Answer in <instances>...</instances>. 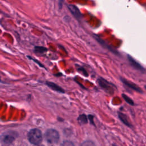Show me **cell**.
Segmentation results:
<instances>
[{
    "instance_id": "6da1fadb",
    "label": "cell",
    "mask_w": 146,
    "mask_h": 146,
    "mask_svg": "<svg viewBox=\"0 0 146 146\" xmlns=\"http://www.w3.org/2000/svg\"><path fill=\"white\" fill-rule=\"evenodd\" d=\"M27 136L29 141L34 145L39 144L42 140L41 132L36 128L31 129L29 131Z\"/></svg>"
},
{
    "instance_id": "7a4b0ae2",
    "label": "cell",
    "mask_w": 146,
    "mask_h": 146,
    "mask_svg": "<svg viewBox=\"0 0 146 146\" xmlns=\"http://www.w3.org/2000/svg\"><path fill=\"white\" fill-rule=\"evenodd\" d=\"M45 137L46 140L50 143H56L58 141L59 139V135L58 132L53 129H48L46 133Z\"/></svg>"
},
{
    "instance_id": "3957f363",
    "label": "cell",
    "mask_w": 146,
    "mask_h": 146,
    "mask_svg": "<svg viewBox=\"0 0 146 146\" xmlns=\"http://www.w3.org/2000/svg\"><path fill=\"white\" fill-rule=\"evenodd\" d=\"M98 82L99 86L103 88L106 92L110 93H113V88L112 87V84L109 83L108 81L102 78H99L98 79Z\"/></svg>"
},
{
    "instance_id": "277c9868",
    "label": "cell",
    "mask_w": 146,
    "mask_h": 146,
    "mask_svg": "<svg viewBox=\"0 0 146 146\" xmlns=\"http://www.w3.org/2000/svg\"><path fill=\"white\" fill-rule=\"evenodd\" d=\"M68 9H69L71 13V14L78 19H80L82 17V14L79 10V9L74 5L69 4L67 5Z\"/></svg>"
},
{
    "instance_id": "5b68a950",
    "label": "cell",
    "mask_w": 146,
    "mask_h": 146,
    "mask_svg": "<svg viewBox=\"0 0 146 146\" xmlns=\"http://www.w3.org/2000/svg\"><path fill=\"white\" fill-rule=\"evenodd\" d=\"M128 62L129 63V64H131V66L133 67L135 69L137 70H143V68L142 67V66L140 65V64H139L136 60H135L131 56L128 55Z\"/></svg>"
},
{
    "instance_id": "8992f818",
    "label": "cell",
    "mask_w": 146,
    "mask_h": 146,
    "mask_svg": "<svg viewBox=\"0 0 146 146\" xmlns=\"http://www.w3.org/2000/svg\"><path fill=\"white\" fill-rule=\"evenodd\" d=\"M120 79L121 80V82L125 84L127 86H128V87L132 88V90H135L137 92H142V91L137 86H136L135 84L132 83V82H130L129 81H128L127 79H124V78H120Z\"/></svg>"
},
{
    "instance_id": "52a82bcc",
    "label": "cell",
    "mask_w": 146,
    "mask_h": 146,
    "mask_svg": "<svg viewBox=\"0 0 146 146\" xmlns=\"http://www.w3.org/2000/svg\"><path fill=\"white\" fill-rule=\"evenodd\" d=\"M46 84L48 87H49L50 88H51L52 90H53L55 91L61 92V93H64V90L62 87H60V86H59L58 85H57L56 84H55L53 82L47 81L46 82Z\"/></svg>"
},
{
    "instance_id": "ba28073f",
    "label": "cell",
    "mask_w": 146,
    "mask_h": 146,
    "mask_svg": "<svg viewBox=\"0 0 146 146\" xmlns=\"http://www.w3.org/2000/svg\"><path fill=\"white\" fill-rule=\"evenodd\" d=\"M47 51V48L43 46H35L34 51L38 54H43Z\"/></svg>"
},
{
    "instance_id": "9c48e42d",
    "label": "cell",
    "mask_w": 146,
    "mask_h": 146,
    "mask_svg": "<svg viewBox=\"0 0 146 146\" xmlns=\"http://www.w3.org/2000/svg\"><path fill=\"white\" fill-rule=\"evenodd\" d=\"M14 138L13 136H10V135H7L3 137V141L5 143H7V144H10L11 142H12V141L13 140Z\"/></svg>"
},
{
    "instance_id": "30bf717a",
    "label": "cell",
    "mask_w": 146,
    "mask_h": 146,
    "mask_svg": "<svg viewBox=\"0 0 146 146\" xmlns=\"http://www.w3.org/2000/svg\"><path fill=\"white\" fill-rule=\"evenodd\" d=\"M27 57L29 59H30V60H33V61H34L35 63H36L38 65H39L40 67H42V68H45L46 69V67H44V65L43 64H42L38 60H37V59H34V58H32L31 56H29V55H27Z\"/></svg>"
},
{
    "instance_id": "8fae6325",
    "label": "cell",
    "mask_w": 146,
    "mask_h": 146,
    "mask_svg": "<svg viewBox=\"0 0 146 146\" xmlns=\"http://www.w3.org/2000/svg\"><path fill=\"white\" fill-rule=\"evenodd\" d=\"M122 96H123V98H124V99L128 104H131V105H133V104H134V103H133V102L132 101V100L130 98H129L128 96H127V95H125V94H123V95H122Z\"/></svg>"
},
{
    "instance_id": "7c38bea8",
    "label": "cell",
    "mask_w": 146,
    "mask_h": 146,
    "mask_svg": "<svg viewBox=\"0 0 146 146\" xmlns=\"http://www.w3.org/2000/svg\"><path fill=\"white\" fill-rule=\"evenodd\" d=\"M78 121L80 123H87V120L84 115H82L79 117Z\"/></svg>"
},
{
    "instance_id": "4fadbf2b",
    "label": "cell",
    "mask_w": 146,
    "mask_h": 146,
    "mask_svg": "<svg viewBox=\"0 0 146 146\" xmlns=\"http://www.w3.org/2000/svg\"><path fill=\"white\" fill-rule=\"evenodd\" d=\"M119 116H120V119H121L125 124H126L128 125H129V123H128V121H127V119H126V116H125V115H123V113H119Z\"/></svg>"
},
{
    "instance_id": "5bb4252c",
    "label": "cell",
    "mask_w": 146,
    "mask_h": 146,
    "mask_svg": "<svg viewBox=\"0 0 146 146\" xmlns=\"http://www.w3.org/2000/svg\"><path fill=\"white\" fill-rule=\"evenodd\" d=\"M78 70L80 71V72H81L84 75H85V76H88V73L87 72V71L83 68H82V67H80L79 68H78Z\"/></svg>"
},
{
    "instance_id": "9a60e30c",
    "label": "cell",
    "mask_w": 146,
    "mask_h": 146,
    "mask_svg": "<svg viewBox=\"0 0 146 146\" xmlns=\"http://www.w3.org/2000/svg\"><path fill=\"white\" fill-rule=\"evenodd\" d=\"M64 0H59V8L60 9L62 7V5Z\"/></svg>"
},
{
    "instance_id": "2e32d148",
    "label": "cell",
    "mask_w": 146,
    "mask_h": 146,
    "mask_svg": "<svg viewBox=\"0 0 146 146\" xmlns=\"http://www.w3.org/2000/svg\"><path fill=\"white\" fill-rule=\"evenodd\" d=\"M35 146H43V145H39V144H38V145H35Z\"/></svg>"
},
{
    "instance_id": "e0dca14e",
    "label": "cell",
    "mask_w": 146,
    "mask_h": 146,
    "mask_svg": "<svg viewBox=\"0 0 146 146\" xmlns=\"http://www.w3.org/2000/svg\"><path fill=\"white\" fill-rule=\"evenodd\" d=\"M145 89H146V86H145Z\"/></svg>"
},
{
    "instance_id": "ac0fdd59",
    "label": "cell",
    "mask_w": 146,
    "mask_h": 146,
    "mask_svg": "<svg viewBox=\"0 0 146 146\" xmlns=\"http://www.w3.org/2000/svg\"><path fill=\"white\" fill-rule=\"evenodd\" d=\"M114 146H116V145H114Z\"/></svg>"
}]
</instances>
